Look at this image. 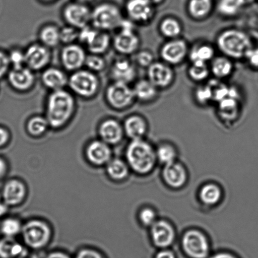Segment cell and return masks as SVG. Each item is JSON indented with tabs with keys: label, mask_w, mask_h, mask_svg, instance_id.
I'll return each instance as SVG.
<instances>
[{
	"label": "cell",
	"mask_w": 258,
	"mask_h": 258,
	"mask_svg": "<svg viewBox=\"0 0 258 258\" xmlns=\"http://www.w3.org/2000/svg\"><path fill=\"white\" fill-rule=\"evenodd\" d=\"M44 116L49 126L58 129L71 121L77 112V97L68 89L49 92L44 101Z\"/></svg>",
	"instance_id": "1"
},
{
	"label": "cell",
	"mask_w": 258,
	"mask_h": 258,
	"mask_svg": "<svg viewBox=\"0 0 258 258\" xmlns=\"http://www.w3.org/2000/svg\"><path fill=\"white\" fill-rule=\"evenodd\" d=\"M217 46L224 56L230 59H245L253 47L251 39L244 32L236 29L224 30L218 35Z\"/></svg>",
	"instance_id": "2"
},
{
	"label": "cell",
	"mask_w": 258,
	"mask_h": 258,
	"mask_svg": "<svg viewBox=\"0 0 258 258\" xmlns=\"http://www.w3.org/2000/svg\"><path fill=\"white\" fill-rule=\"evenodd\" d=\"M101 87L98 74L85 69L77 70L69 75L67 89L78 97L85 101L96 98Z\"/></svg>",
	"instance_id": "3"
},
{
	"label": "cell",
	"mask_w": 258,
	"mask_h": 258,
	"mask_svg": "<svg viewBox=\"0 0 258 258\" xmlns=\"http://www.w3.org/2000/svg\"><path fill=\"white\" fill-rule=\"evenodd\" d=\"M124 18L123 10L114 2H100L92 8L91 26L100 31L116 32Z\"/></svg>",
	"instance_id": "4"
},
{
	"label": "cell",
	"mask_w": 258,
	"mask_h": 258,
	"mask_svg": "<svg viewBox=\"0 0 258 258\" xmlns=\"http://www.w3.org/2000/svg\"><path fill=\"white\" fill-rule=\"evenodd\" d=\"M135 26L136 24L125 17L112 37V47L119 56L128 57L139 51L141 40Z\"/></svg>",
	"instance_id": "5"
},
{
	"label": "cell",
	"mask_w": 258,
	"mask_h": 258,
	"mask_svg": "<svg viewBox=\"0 0 258 258\" xmlns=\"http://www.w3.org/2000/svg\"><path fill=\"white\" fill-rule=\"evenodd\" d=\"M126 158L129 165L135 172L146 174L154 167L157 155L149 144L138 139L133 140L127 147Z\"/></svg>",
	"instance_id": "6"
},
{
	"label": "cell",
	"mask_w": 258,
	"mask_h": 258,
	"mask_svg": "<svg viewBox=\"0 0 258 258\" xmlns=\"http://www.w3.org/2000/svg\"><path fill=\"white\" fill-rule=\"evenodd\" d=\"M104 99L107 106L116 111L129 109L137 101L134 89L130 84L112 81L105 90Z\"/></svg>",
	"instance_id": "7"
},
{
	"label": "cell",
	"mask_w": 258,
	"mask_h": 258,
	"mask_svg": "<svg viewBox=\"0 0 258 258\" xmlns=\"http://www.w3.org/2000/svg\"><path fill=\"white\" fill-rule=\"evenodd\" d=\"M78 42L85 47L88 53L104 56L112 47V37L109 32L100 31L89 25L80 30Z\"/></svg>",
	"instance_id": "8"
},
{
	"label": "cell",
	"mask_w": 258,
	"mask_h": 258,
	"mask_svg": "<svg viewBox=\"0 0 258 258\" xmlns=\"http://www.w3.org/2000/svg\"><path fill=\"white\" fill-rule=\"evenodd\" d=\"M61 16L65 24L80 30L91 25L92 8L89 4L72 0L62 7Z\"/></svg>",
	"instance_id": "9"
},
{
	"label": "cell",
	"mask_w": 258,
	"mask_h": 258,
	"mask_svg": "<svg viewBox=\"0 0 258 258\" xmlns=\"http://www.w3.org/2000/svg\"><path fill=\"white\" fill-rule=\"evenodd\" d=\"M22 234L25 244L32 249H41L49 242L51 230L46 223L32 220L22 227Z\"/></svg>",
	"instance_id": "10"
},
{
	"label": "cell",
	"mask_w": 258,
	"mask_h": 258,
	"mask_svg": "<svg viewBox=\"0 0 258 258\" xmlns=\"http://www.w3.org/2000/svg\"><path fill=\"white\" fill-rule=\"evenodd\" d=\"M87 54L88 52L79 42L62 45L59 54L62 69L70 74L84 69Z\"/></svg>",
	"instance_id": "11"
},
{
	"label": "cell",
	"mask_w": 258,
	"mask_h": 258,
	"mask_svg": "<svg viewBox=\"0 0 258 258\" xmlns=\"http://www.w3.org/2000/svg\"><path fill=\"white\" fill-rule=\"evenodd\" d=\"M26 66L32 71L41 72L51 64L52 49L40 43L32 42L24 49Z\"/></svg>",
	"instance_id": "12"
},
{
	"label": "cell",
	"mask_w": 258,
	"mask_h": 258,
	"mask_svg": "<svg viewBox=\"0 0 258 258\" xmlns=\"http://www.w3.org/2000/svg\"><path fill=\"white\" fill-rule=\"evenodd\" d=\"M149 0H126L123 12L124 17L135 24H145L154 16V9Z\"/></svg>",
	"instance_id": "13"
},
{
	"label": "cell",
	"mask_w": 258,
	"mask_h": 258,
	"mask_svg": "<svg viewBox=\"0 0 258 258\" xmlns=\"http://www.w3.org/2000/svg\"><path fill=\"white\" fill-rule=\"evenodd\" d=\"M136 64L128 57L119 56L110 65L109 77L111 81L131 84L136 80Z\"/></svg>",
	"instance_id": "14"
},
{
	"label": "cell",
	"mask_w": 258,
	"mask_h": 258,
	"mask_svg": "<svg viewBox=\"0 0 258 258\" xmlns=\"http://www.w3.org/2000/svg\"><path fill=\"white\" fill-rule=\"evenodd\" d=\"M182 248L191 258H207L210 252L209 242L206 237L198 230H189L184 235Z\"/></svg>",
	"instance_id": "15"
},
{
	"label": "cell",
	"mask_w": 258,
	"mask_h": 258,
	"mask_svg": "<svg viewBox=\"0 0 258 258\" xmlns=\"http://www.w3.org/2000/svg\"><path fill=\"white\" fill-rule=\"evenodd\" d=\"M10 86L20 94L29 93L36 84V73L26 66L11 69L7 75Z\"/></svg>",
	"instance_id": "16"
},
{
	"label": "cell",
	"mask_w": 258,
	"mask_h": 258,
	"mask_svg": "<svg viewBox=\"0 0 258 258\" xmlns=\"http://www.w3.org/2000/svg\"><path fill=\"white\" fill-rule=\"evenodd\" d=\"M189 51L188 46L184 39H172L162 45L160 56L163 61L172 66L183 62L188 56Z\"/></svg>",
	"instance_id": "17"
},
{
	"label": "cell",
	"mask_w": 258,
	"mask_h": 258,
	"mask_svg": "<svg viewBox=\"0 0 258 258\" xmlns=\"http://www.w3.org/2000/svg\"><path fill=\"white\" fill-rule=\"evenodd\" d=\"M174 79L173 69L164 61H154L147 68V79L159 89L168 88Z\"/></svg>",
	"instance_id": "18"
},
{
	"label": "cell",
	"mask_w": 258,
	"mask_h": 258,
	"mask_svg": "<svg viewBox=\"0 0 258 258\" xmlns=\"http://www.w3.org/2000/svg\"><path fill=\"white\" fill-rule=\"evenodd\" d=\"M69 73L62 68L49 66L41 72V84L48 92L67 89Z\"/></svg>",
	"instance_id": "19"
},
{
	"label": "cell",
	"mask_w": 258,
	"mask_h": 258,
	"mask_svg": "<svg viewBox=\"0 0 258 258\" xmlns=\"http://www.w3.org/2000/svg\"><path fill=\"white\" fill-rule=\"evenodd\" d=\"M151 235L155 245L161 248L169 247L175 237L173 228L165 221L155 222L152 225Z\"/></svg>",
	"instance_id": "20"
},
{
	"label": "cell",
	"mask_w": 258,
	"mask_h": 258,
	"mask_svg": "<svg viewBox=\"0 0 258 258\" xmlns=\"http://www.w3.org/2000/svg\"><path fill=\"white\" fill-rule=\"evenodd\" d=\"M99 132L102 141L107 144H115L122 139L123 126L116 119H106L100 124Z\"/></svg>",
	"instance_id": "21"
},
{
	"label": "cell",
	"mask_w": 258,
	"mask_h": 258,
	"mask_svg": "<svg viewBox=\"0 0 258 258\" xmlns=\"http://www.w3.org/2000/svg\"><path fill=\"white\" fill-rule=\"evenodd\" d=\"M60 28L61 27L54 23L42 25L37 33L38 42L51 49L58 47L59 45H61Z\"/></svg>",
	"instance_id": "22"
},
{
	"label": "cell",
	"mask_w": 258,
	"mask_h": 258,
	"mask_svg": "<svg viewBox=\"0 0 258 258\" xmlns=\"http://www.w3.org/2000/svg\"><path fill=\"white\" fill-rule=\"evenodd\" d=\"M132 87L136 101L142 103H149L154 101L159 94V89L149 79L137 80Z\"/></svg>",
	"instance_id": "23"
},
{
	"label": "cell",
	"mask_w": 258,
	"mask_h": 258,
	"mask_svg": "<svg viewBox=\"0 0 258 258\" xmlns=\"http://www.w3.org/2000/svg\"><path fill=\"white\" fill-rule=\"evenodd\" d=\"M28 249L14 239L5 237L0 240V258H26Z\"/></svg>",
	"instance_id": "24"
},
{
	"label": "cell",
	"mask_w": 258,
	"mask_h": 258,
	"mask_svg": "<svg viewBox=\"0 0 258 258\" xmlns=\"http://www.w3.org/2000/svg\"><path fill=\"white\" fill-rule=\"evenodd\" d=\"M111 152L108 145L103 141H95L87 149V156L90 162L96 165L106 164L111 159Z\"/></svg>",
	"instance_id": "25"
},
{
	"label": "cell",
	"mask_w": 258,
	"mask_h": 258,
	"mask_svg": "<svg viewBox=\"0 0 258 258\" xmlns=\"http://www.w3.org/2000/svg\"><path fill=\"white\" fill-rule=\"evenodd\" d=\"M163 176L167 184L175 188L183 186L186 181V173L184 168L174 162L165 165Z\"/></svg>",
	"instance_id": "26"
},
{
	"label": "cell",
	"mask_w": 258,
	"mask_h": 258,
	"mask_svg": "<svg viewBox=\"0 0 258 258\" xmlns=\"http://www.w3.org/2000/svg\"><path fill=\"white\" fill-rule=\"evenodd\" d=\"M123 129L127 136L133 140L141 139L147 132V122L140 115L133 114L125 119Z\"/></svg>",
	"instance_id": "27"
},
{
	"label": "cell",
	"mask_w": 258,
	"mask_h": 258,
	"mask_svg": "<svg viewBox=\"0 0 258 258\" xmlns=\"http://www.w3.org/2000/svg\"><path fill=\"white\" fill-rule=\"evenodd\" d=\"M26 195V187L23 183L16 180L11 181L6 184L3 191V198L5 203L9 205L20 204Z\"/></svg>",
	"instance_id": "28"
},
{
	"label": "cell",
	"mask_w": 258,
	"mask_h": 258,
	"mask_svg": "<svg viewBox=\"0 0 258 258\" xmlns=\"http://www.w3.org/2000/svg\"><path fill=\"white\" fill-rule=\"evenodd\" d=\"M210 72L215 79L222 80L229 77L234 71V64L231 59L227 56H222L214 57L212 60Z\"/></svg>",
	"instance_id": "29"
},
{
	"label": "cell",
	"mask_w": 258,
	"mask_h": 258,
	"mask_svg": "<svg viewBox=\"0 0 258 258\" xmlns=\"http://www.w3.org/2000/svg\"><path fill=\"white\" fill-rule=\"evenodd\" d=\"M212 8V0H189L187 12L192 19L202 21L210 16Z\"/></svg>",
	"instance_id": "30"
},
{
	"label": "cell",
	"mask_w": 258,
	"mask_h": 258,
	"mask_svg": "<svg viewBox=\"0 0 258 258\" xmlns=\"http://www.w3.org/2000/svg\"><path fill=\"white\" fill-rule=\"evenodd\" d=\"M215 49L211 45L205 43L197 44L189 50L188 56L191 62H206L214 58Z\"/></svg>",
	"instance_id": "31"
},
{
	"label": "cell",
	"mask_w": 258,
	"mask_h": 258,
	"mask_svg": "<svg viewBox=\"0 0 258 258\" xmlns=\"http://www.w3.org/2000/svg\"><path fill=\"white\" fill-rule=\"evenodd\" d=\"M218 111L222 118L234 120L239 111V100L227 97L218 102Z\"/></svg>",
	"instance_id": "32"
},
{
	"label": "cell",
	"mask_w": 258,
	"mask_h": 258,
	"mask_svg": "<svg viewBox=\"0 0 258 258\" xmlns=\"http://www.w3.org/2000/svg\"><path fill=\"white\" fill-rule=\"evenodd\" d=\"M159 31L162 36L169 39L178 38L182 32V25L173 17H166L160 22Z\"/></svg>",
	"instance_id": "33"
},
{
	"label": "cell",
	"mask_w": 258,
	"mask_h": 258,
	"mask_svg": "<svg viewBox=\"0 0 258 258\" xmlns=\"http://www.w3.org/2000/svg\"><path fill=\"white\" fill-rule=\"evenodd\" d=\"M49 127V122L44 115H35L30 117L27 123V131L33 136H39L43 134Z\"/></svg>",
	"instance_id": "34"
},
{
	"label": "cell",
	"mask_w": 258,
	"mask_h": 258,
	"mask_svg": "<svg viewBox=\"0 0 258 258\" xmlns=\"http://www.w3.org/2000/svg\"><path fill=\"white\" fill-rule=\"evenodd\" d=\"M210 73V69L206 62H191L189 67L187 74L194 82H201L207 80Z\"/></svg>",
	"instance_id": "35"
},
{
	"label": "cell",
	"mask_w": 258,
	"mask_h": 258,
	"mask_svg": "<svg viewBox=\"0 0 258 258\" xmlns=\"http://www.w3.org/2000/svg\"><path fill=\"white\" fill-rule=\"evenodd\" d=\"M207 84L211 91L213 102L218 103L228 96L229 86L222 82L221 80L215 79L209 80Z\"/></svg>",
	"instance_id": "36"
},
{
	"label": "cell",
	"mask_w": 258,
	"mask_h": 258,
	"mask_svg": "<svg viewBox=\"0 0 258 258\" xmlns=\"http://www.w3.org/2000/svg\"><path fill=\"white\" fill-rule=\"evenodd\" d=\"M242 6L239 0H220L217 10L221 16L232 17L237 16Z\"/></svg>",
	"instance_id": "37"
},
{
	"label": "cell",
	"mask_w": 258,
	"mask_h": 258,
	"mask_svg": "<svg viewBox=\"0 0 258 258\" xmlns=\"http://www.w3.org/2000/svg\"><path fill=\"white\" fill-rule=\"evenodd\" d=\"M107 66L106 59L104 55L88 53L85 61V69L95 74L103 72Z\"/></svg>",
	"instance_id": "38"
},
{
	"label": "cell",
	"mask_w": 258,
	"mask_h": 258,
	"mask_svg": "<svg viewBox=\"0 0 258 258\" xmlns=\"http://www.w3.org/2000/svg\"><path fill=\"white\" fill-rule=\"evenodd\" d=\"M200 196L204 204L214 205L219 201L221 197V191L216 185L209 184L203 187Z\"/></svg>",
	"instance_id": "39"
},
{
	"label": "cell",
	"mask_w": 258,
	"mask_h": 258,
	"mask_svg": "<svg viewBox=\"0 0 258 258\" xmlns=\"http://www.w3.org/2000/svg\"><path fill=\"white\" fill-rule=\"evenodd\" d=\"M107 172L112 179L119 180L124 179L128 174V168L123 161L114 159L109 162L107 167Z\"/></svg>",
	"instance_id": "40"
},
{
	"label": "cell",
	"mask_w": 258,
	"mask_h": 258,
	"mask_svg": "<svg viewBox=\"0 0 258 258\" xmlns=\"http://www.w3.org/2000/svg\"><path fill=\"white\" fill-rule=\"evenodd\" d=\"M79 29L64 24L60 28V40L61 45H67L78 42L79 37Z\"/></svg>",
	"instance_id": "41"
},
{
	"label": "cell",
	"mask_w": 258,
	"mask_h": 258,
	"mask_svg": "<svg viewBox=\"0 0 258 258\" xmlns=\"http://www.w3.org/2000/svg\"><path fill=\"white\" fill-rule=\"evenodd\" d=\"M22 227L18 220L14 219L5 220L1 225L2 234L6 237L14 238L22 231Z\"/></svg>",
	"instance_id": "42"
},
{
	"label": "cell",
	"mask_w": 258,
	"mask_h": 258,
	"mask_svg": "<svg viewBox=\"0 0 258 258\" xmlns=\"http://www.w3.org/2000/svg\"><path fill=\"white\" fill-rule=\"evenodd\" d=\"M157 158L165 165L174 162L176 152L173 148L169 145H162L160 147L156 152Z\"/></svg>",
	"instance_id": "43"
},
{
	"label": "cell",
	"mask_w": 258,
	"mask_h": 258,
	"mask_svg": "<svg viewBox=\"0 0 258 258\" xmlns=\"http://www.w3.org/2000/svg\"><path fill=\"white\" fill-rule=\"evenodd\" d=\"M8 54L12 69H19L26 66L24 49L16 47L12 49Z\"/></svg>",
	"instance_id": "44"
},
{
	"label": "cell",
	"mask_w": 258,
	"mask_h": 258,
	"mask_svg": "<svg viewBox=\"0 0 258 258\" xmlns=\"http://www.w3.org/2000/svg\"><path fill=\"white\" fill-rule=\"evenodd\" d=\"M195 97L197 103L202 106L213 102L211 91L207 84L198 87L195 92Z\"/></svg>",
	"instance_id": "45"
},
{
	"label": "cell",
	"mask_w": 258,
	"mask_h": 258,
	"mask_svg": "<svg viewBox=\"0 0 258 258\" xmlns=\"http://www.w3.org/2000/svg\"><path fill=\"white\" fill-rule=\"evenodd\" d=\"M154 62V54L148 50H142L135 54V62L142 68L149 67Z\"/></svg>",
	"instance_id": "46"
},
{
	"label": "cell",
	"mask_w": 258,
	"mask_h": 258,
	"mask_svg": "<svg viewBox=\"0 0 258 258\" xmlns=\"http://www.w3.org/2000/svg\"><path fill=\"white\" fill-rule=\"evenodd\" d=\"M12 69L9 54L4 51H0V79L8 75Z\"/></svg>",
	"instance_id": "47"
},
{
	"label": "cell",
	"mask_w": 258,
	"mask_h": 258,
	"mask_svg": "<svg viewBox=\"0 0 258 258\" xmlns=\"http://www.w3.org/2000/svg\"><path fill=\"white\" fill-rule=\"evenodd\" d=\"M74 258H106L104 255L97 250L91 249V248H85L80 250L75 255Z\"/></svg>",
	"instance_id": "48"
},
{
	"label": "cell",
	"mask_w": 258,
	"mask_h": 258,
	"mask_svg": "<svg viewBox=\"0 0 258 258\" xmlns=\"http://www.w3.org/2000/svg\"><path fill=\"white\" fill-rule=\"evenodd\" d=\"M141 222L145 225H152L155 222V214L152 209H145L140 214Z\"/></svg>",
	"instance_id": "49"
},
{
	"label": "cell",
	"mask_w": 258,
	"mask_h": 258,
	"mask_svg": "<svg viewBox=\"0 0 258 258\" xmlns=\"http://www.w3.org/2000/svg\"><path fill=\"white\" fill-rule=\"evenodd\" d=\"M245 59L252 69L258 70V47H252L247 52Z\"/></svg>",
	"instance_id": "50"
},
{
	"label": "cell",
	"mask_w": 258,
	"mask_h": 258,
	"mask_svg": "<svg viewBox=\"0 0 258 258\" xmlns=\"http://www.w3.org/2000/svg\"><path fill=\"white\" fill-rule=\"evenodd\" d=\"M44 258H72L67 253L61 251H54L49 253Z\"/></svg>",
	"instance_id": "51"
},
{
	"label": "cell",
	"mask_w": 258,
	"mask_h": 258,
	"mask_svg": "<svg viewBox=\"0 0 258 258\" xmlns=\"http://www.w3.org/2000/svg\"><path fill=\"white\" fill-rule=\"evenodd\" d=\"M9 139L8 132L3 127H0V147L6 144Z\"/></svg>",
	"instance_id": "52"
},
{
	"label": "cell",
	"mask_w": 258,
	"mask_h": 258,
	"mask_svg": "<svg viewBox=\"0 0 258 258\" xmlns=\"http://www.w3.org/2000/svg\"><path fill=\"white\" fill-rule=\"evenodd\" d=\"M155 258H176L174 253L170 250H163L158 252Z\"/></svg>",
	"instance_id": "53"
},
{
	"label": "cell",
	"mask_w": 258,
	"mask_h": 258,
	"mask_svg": "<svg viewBox=\"0 0 258 258\" xmlns=\"http://www.w3.org/2000/svg\"><path fill=\"white\" fill-rule=\"evenodd\" d=\"M210 258H237L235 255L227 252H219L217 253Z\"/></svg>",
	"instance_id": "54"
},
{
	"label": "cell",
	"mask_w": 258,
	"mask_h": 258,
	"mask_svg": "<svg viewBox=\"0 0 258 258\" xmlns=\"http://www.w3.org/2000/svg\"><path fill=\"white\" fill-rule=\"evenodd\" d=\"M6 164L3 160L0 159V177L3 176L6 172Z\"/></svg>",
	"instance_id": "55"
},
{
	"label": "cell",
	"mask_w": 258,
	"mask_h": 258,
	"mask_svg": "<svg viewBox=\"0 0 258 258\" xmlns=\"http://www.w3.org/2000/svg\"><path fill=\"white\" fill-rule=\"evenodd\" d=\"M7 210H8V209H7L6 204H0V217H2L3 215L6 214L7 212Z\"/></svg>",
	"instance_id": "56"
},
{
	"label": "cell",
	"mask_w": 258,
	"mask_h": 258,
	"mask_svg": "<svg viewBox=\"0 0 258 258\" xmlns=\"http://www.w3.org/2000/svg\"><path fill=\"white\" fill-rule=\"evenodd\" d=\"M40 3L44 5H51L58 1V0H38Z\"/></svg>",
	"instance_id": "57"
},
{
	"label": "cell",
	"mask_w": 258,
	"mask_h": 258,
	"mask_svg": "<svg viewBox=\"0 0 258 258\" xmlns=\"http://www.w3.org/2000/svg\"><path fill=\"white\" fill-rule=\"evenodd\" d=\"M239 1L240 3L242 4V6H244L253 3L255 0H239Z\"/></svg>",
	"instance_id": "58"
},
{
	"label": "cell",
	"mask_w": 258,
	"mask_h": 258,
	"mask_svg": "<svg viewBox=\"0 0 258 258\" xmlns=\"http://www.w3.org/2000/svg\"><path fill=\"white\" fill-rule=\"evenodd\" d=\"M75 1L82 2V3H84L86 4H91L94 1V0H75Z\"/></svg>",
	"instance_id": "59"
},
{
	"label": "cell",
	"mask_w": 258,
	"mask_h": 258,
	"mask_svg": "<svg viewBox=\"0 0 258 258\" xmlns=\"http://www.w3.org/2000/svg\"><path fill=\"white\" fill-rule=\"evenodd\" d=\"M149 1L151 2L153 5H157L161 4L164 0H149Z\"/></svg>",
	"instance_id": "60"
}]
</instances>
